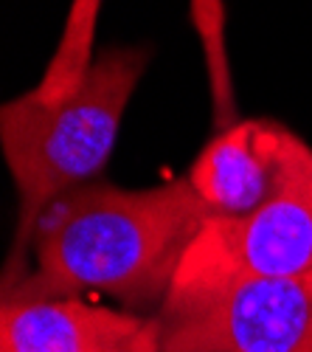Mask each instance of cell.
Segmentation results:
<instances>
[{
    "mask_svg": "<svg viewBox=\"0 0 312 352\" xmlns=\"http://www.w3.org/2000/svg\"><path fill=\"white\" fill-rule=\"evenodd\" d=\"M206 220L208 212L186 178L155 189L93 181L43 212L28 248L34 271L3 279V296L101 293L132 313L160 310Z\"/></svg>",
    "mask_w": 312,
    "mask_h": 352,
    "instance_id": "1",
    "label": "cell"
},
{
    "mask_svg": "<svg viewBox=\"0 0 312 352\" xmlns=\"http://www.w3.org/2000/svg\"><path fill=\"white\" fill-rule=\"evenodd\" d=\"M147 65L144 45L107 48L71 96L40 102L23 94L0 107V146L20 200L6 279L25 274L34 228L51 203L99 181Z\"/></svg>",
    "mask_w": 312,
    "mask_h": 352,
    "instance_id": "2",
    "label": "cell"
},
{
    "mask_svg": "<svg viewBox=\"0 0 312 352\" xmlns=\"http://www.w3.org/2000/svg\"><path fill=\"white\" fill-rule=\"evenodd\" d=\"M158 352H312V271L172 287Z\"/></svg>",
    "mask_w": 312,
    "mask_h": 352,
    "instance_id": "3",
    "label": "cell"
},
{
    "mask_svg": "<svg viewBox=\"0 0 312 352\" xmlns=\"http://www.w3.org/2000/svg\"><path fill=\"white\" fill-rule=\"evenodd\" d=\"M312 271V146L301 141L281 186L245 217H208L172 287L231 276H301ZM169 287V290H172Z\"/></svg>",
    "mask_w": 312,
    "mask_h": 352,
    "instance_id": "4",
    "label": "cell"
},
{
    "mask_svg": "<svg viewBox=\"0 0 312 352\" xmlns=\"http://www.w3.org/2000/svg\"><path fill=\"white\" fill-rule=\"evenodd\" d=\"M301 141L270 119L237 122L206 144L186 181L208 217H245L281 186Z\"/></svg>",
    "mask_w": 312,
    "mask_h": 352,
    "instance_id": "5",
    "label": "cell"
},
{
    "mask_svg": "<svg viewBox=\"0 0 312 352\" xmlns=\"http://www.w3.org/2000/svg\"><path fill=\"white\" fill-rule=\"evenodd\" d=\"M0 352H158V318L79 296H3Z\"/></svg>",
    "mask_w": 312,
    "mask_h": 352,
    "instance_id": "6",
    "label": "cell"
},
{
    "mask_svg": "<svg viewBox=\"0 0 312 352\" xmlns=\"http://www.w3.org/2000/svg\"><path fill=\"white\" fill-rule=\"evenodd\" d=\"M99 9H101V0H73L71 3L60 45H56L45 74L32 91L40 102H60L71 96L82 85L84 74L91 71Z\"/></svg>",
    "mask_w": 312,
    "mask_h": 352,
    "instance_id": "7",
    "label": "cell"
},
{
    "mask_svg": "<svg viewBox=\"0 0 312 352\" xmlns=\"http://www.w3.org/2000/svg\"><path fill=\"white\" fill-rule=\"evenodd\" d=\"M189 3H191L194 28L203 40V54H206L208 79H211V96H214V119H217V127L225 130V127L237 124L228 54H225V3L222 0H189Z\"/></svg>",
    "mask_w": 312,
    "mask_h": 352,
    "instance_id": "8",
    "label": "cell"
}]
</instances>
